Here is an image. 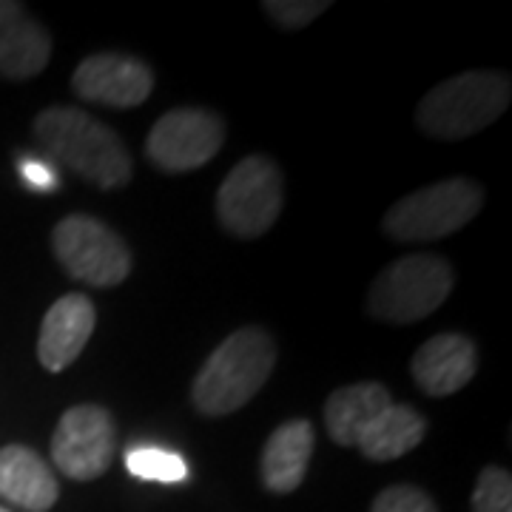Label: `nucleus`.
Segmentation results:
<instances>
[{
  "label": "nucleus",
  "mask_w": 512,
  "mask_h": 512,
  "mask_svg": "<svg viewBox=\"0 0 512 512\" xmlns=\"http://www.w3.org/2000/svg\"><path fill=\"white\" fill-rule=\"evenodd\" d=\"M35 137L57 163L103 191L123 188L134 174L126 143L106 123L74 106L40 111Z\"/></svg>",
  "instance_id": "1"
},
{
  "label": "nucleus",
  "mask_w": 512,
  "mask_h": 512,
  "mask_svg": "<svg viewBox=\"0 0 512 512\" xmlns=\"http://www.w3.org/2000/svg\"><path fill=\"white\" fill-rule=\"evenodd\" d=\"M276 345L268 330L248 325L234 330L200 367L191 402L202 416H228L254 399L274 373Z\"/></svg>",
  "instance_id": "2"
},
{
  "label": "nucleus",
  "mask_w": 512,
  "mask_h": 512,
  "mask_svg": "<svg viewBox=\"0 0 512 512\" xmlns=\"http://www.w3.org/2000/svg\"><path fill=\"white\" fill-rule=\"evenodd\" d=\"M512 83L504 72H464L424 94L416 123L436 140L473 137L507 111Z\"/></svg>",
  "instance_id": "3"
},
{
  "label": "nucleus",
  "mask_w": 512,
  "mask_h": 512,
  "mask_svg": "<svg viewBox=\"0 0 512 512\" xmlns=\"http://www.w3.org/2000/svg\"><path fill=\"white\" fill-rule=\"evenodd\" d=\"M456 285V274L447 259L433 254H413L387 265L367 293V311L384 322L410 325L433 311Z\"/></svg>",
  "instance_id": "4"
},
{
  "label": "nucleus",
  "mask_w": 512,
  "mask_h": 512,
  "mask_svg": "<svg viewBox=\"0 0 512 512\" xmlns=\"http://www.w3.org/2000/svg\"><path fill=\"white\" fill-rule=\"evenodd\" d=\"M484 191L467 177L419 188L384 214V231L396 242H430L450 237L478 217Z\"/></svg>",
  "instance_id": "5"
},
{
  "label": "nucleus",
  "mask_w": 512,
  "mask_h": 512,
  "mask_svg": "<svg viewBox=\"0 0 512 512\" xmlns=\"http://www.w3.org/2000/svg\"><path fill=\"white\" fill-rule=\"evenodd\" d=\"M282 194V171L274 160L262 154L239 160L217 191L222 228L242 239L262 237L282 211Z\"/></svg>",
  "instance_id": "6"
},
{
  "label": "nucleus",
  "mask_w": 512,
  "mask_h": 512,
  "mask_svg": "<svg viewBox=\"0 0 512 512\" xmlns=\"http://www.w3.org/2000/svg\"><path fill=\"white\" fill-rule=\"evenodd\" d=\"M52 248L63 271L94 288H114L131 271L126 242L94 217L74 214L55 225Z\"/></svg>",
  "instance_id": "7"
},
{
  "label": "nucleus",
  "mask_w": 512,
  "mask_h": 512,
  "mask_svg": "<svg viewBox=\"0 0 512 512\" xmlns=\"http://www.w3.org/2000/svg\"><path fill=\"white\" fill-rule=\"evenodd\" d=\"M225 123L208 109H174L163 114L146 140V157L168 174L194 171L220 154Z\"/></svg>",
  "instance_id": "8"
},
{
  "label": "nucleus",
  "mask_w": 512,
  "mask_h": 512,
  "mask_svg": "<svg viewBox=\"0 0 512 512\" xmlns=\"http://www.w3.org/2000/svg\"><path fill=\"white\" fill-rule=\"evenodd\" d=\"M114 419L106 407L77 404L57 421L52 458L74 481H94L111 467L114 458Z\"/></svg>",
  "instance_id": "9"
},
{
  "label": "nucleus",
  "mask_w": 512,
  "mask_h": 512,
  "mask_svg": "<svg viewBox=\"0 0 512 512\" xmlns=\"http://www.w3.org/2000/svg\"><path fill=\"white\" fill-rule=\"evenodd\" d=\"M72 89L77 97L111 106V109H134L146 103L154 89V74L143 60L117 52L86 57L72 74Z\"/></svg>",
  "instance_id": "10"
},
{
  "label": "nucleus",
  "mask_w": 512,
  "mask_h": 512,
  "mask_svg": "<svg viewBox=\"0 0 512 512\" xmlns=\"http://www.w3.org/2000/svg\"><path fill=\"white\" fill-rule=\"evenodd\" d=\"M97 325L92 299L83 293H69L57 299L43 316L37 336V359L49 373H60L77 362Z\"/></svg>",
  "instance_id": "11"
},
{
  "label": "nucleus",
  "mask_w": 512,
  "mask_h": 512,
  "mask_svg": "<svg viewBox=\"0 0 512 512\" xmlns=\"http://www.w3.org/2000/svg\"><path fill=\"white\" fill-rule=\"evenodd\" d=\"M476 342L464 333H439L427 339L413 356V379L424 393L444 399L458 393L476 376Z\"/></svg>",
  "instance_id": "12"
},
{
  "label": "nucleus",
  "mask_w": 512,
  "mask_h": 512,
  "mask_svg": "<svg viewBox=\"0 0 512 512\" xmlns=\"http://www.w3.org/2000/svg\"><path fill=\"white\" fill-rule=\"evenodd\" d=\"M52 37L26 6L0 0V77L29 80L49 66Z\"/></svg>",
  "instance_id": "13"
},
{
  "label": "nucleus",
  "mask_w": 512,
  "mask_h": 512,
  "mask_svg": "<svg viewBox=\"0 0 512 512\" xmlns=\"http://www.w3.org/2000/svg\"><path fill=\"white\" fill-rule=\"evenodd\" d=\"M60 487L35 450L23 444H9L0 450V498L26 512H46L55 507Z\"/></svg>",
  "instance_id": "14"
},
{
  "label": "nucleus",
  "mask_w": 512,
  "mask_h": 512,
  "mask_svg": "<svg viewBox=\"0 0 512 512\" xmlns=\"http://www.w3.org/2000/svg\"><path fill=\"white\" fill-rule=\"evenodd\" d=\"M313 427L308 419L279 424L262 450V481L271 493H293L308 473L313 456Z\"/></svg>",
  "instance_id": "15"
},
{
  "label": "nucleus",
  "mask_w": 512,
  "mask_h": 512,
  "mask_svg": "<svg viewBox=\"0 0 512 512\" xmlns=\"http://www.w3.org/2000/svg\"><path fill=\"white\" fill-rule=\"evenodd\" d=\"M387 404H393V399L379 382L348 384L336 390L325 404V427H328L330 439L342 447H356L367 424L376 419Z\"/></svg>",
  "instance_id": "16"
},
{
  "label": "nucleus",
  "mask_w": 512,
  "mask_h": 512,
  "mask_svg": "<svg viewBox=\"0 0 512 512\" xmlns=\"http://www.w3.org/2000/svg\"><path fill=\"white\" fill-rule=\"evenodd\" d=\"M424 433H427V421L419 410L407 404H387L382 413L367 424L356 447L370 461H393L416 450Z\"/></svg>",
  "instance_id": "17"
},
{
  "label": "nucleus",
  "mask_w": 512,
  "mask_h": 512,
  "mask_svg": "<svg viewBox=\"0 0 512 512\" xmlns=\"http://www.w3.org/2000/svg\"><path fill=\"white\" fill-rule=\"evenodd\" d=\"M126 467L131 476L160 484H180L188 478V464L183 456L160 447H134L128 450Z\"/></svg>",
  "instance_id": "18"
},
{
  "label": "nucleus",
  "mask_w": 512,
  "mask_h": 512,
  "mask_svg": "<svg viewBox=\"0 0 512 512\" xmlns=\"http://www.w3.org/2000/svg\"><path fill=\"white\" fill-rule=\"evenodd\" d=\"M473 512H512V478L501 467H487L473 490Z\"/></svg>",
  "instance_id": "19"
},
{
  "label": "nucleus",
  "mask_w": 512,
  "mask_h": 512,
  "mask_svg": "<svg viewBox=\"0 0 512 512\" xmlns=\"http://www.w3.org/2000/svg\"><path fill=\"white\" fill-rule=\"evenodd\" d=\"M370 512H439L433 498L413 484H393L376 495Z\"/></svg>",
  "instance_id": "20"
},
{
  "label": "nucleus",
  "mask_w": 512,
  "mask_h": 512,
  "mask_svg": "<svg viewBox=\"0 0 512 512\" xmlns=\"http://www.w3.org/2000/svg\"><path fill=\"white\" fill-rule=\"evenodd\" d=\"M262 9L279 26H285V29H302L311 20L319 18L322 12H328L330 3H325V0H265Z\"/></svg>",
  "instance_id": "21"
},
{
  "label": "nucleus",
  "mask_w": 512,
  "mask_h": 512,
  "mask_svg": "<svg viewBox=\"0 0 512 512\" xmlns=\"http://www.w3.org/2000/svg\"><path fill=\"white\" fill-rule=\"evenodd\" d=\"M20 177H23V183L29 185V188H35V191H52L57 185L52 165L40 163V160H20Z\"/></svg>",
  "instance_id": "22"
},
{
  "label": "nucleus",
  "mask_w": 512,
  "mask_h": 512,
  "mask_svg": "<svg viewBox=\"0 0 512 512\" xmlns=\"http://www.w3.org/2000/svg\"><path fill=\"white\" fill-rule=\"evenodd\" d=\"M0 512H9V510H3V507H0Z\"/></svg>",
  "instance_id": "23"
}]
</instances>
